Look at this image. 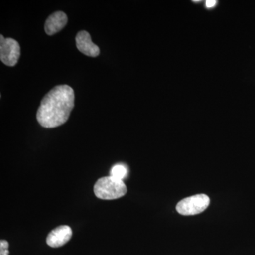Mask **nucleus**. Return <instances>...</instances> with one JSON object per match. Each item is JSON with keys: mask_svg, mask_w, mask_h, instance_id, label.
I'll return each instance as SVG.
<instances>
[{"mask_svg": "<svg viewBox=\"0 0 255 255\" xmlns=\"http://www.w3.org/2000/svg\"><path fill=\"white\" fill-rule=\"evenodd\" d=\"M75 105V92L68 85L52 89L41 100L36 119L42 127L52 128L68 121Z\"/></svg>", "mask_w": 255, "mask_h": 255, "instance_id": "nucleus-1", "label": "nucleus"}, {"mask_svg": "<svg viewBox=\"0 0 255 255\" xmlns=\"http://www.w3.org/2000/svg\"><path fill=\"white\" fill-rule=\"evenodd\" d=\"M94 191L99 199L113 200L125 195L127 188L123 180L109 176L97 180L94 187Z\"/></svg>", "mask_w": 255, "mask_h": 255, "instance_id": "nucleus-2", "label": "nucleus"}, {"mask_svg": "<svg viewBox=\"0 0 255 255\" xmlns=\"http://www.w3.org/2000/svg\"><path fill=\"white\" fill-rule=\"evenodd\" d=\"M210 204L209 196L200 194L189 196L178 203L176 209L183 216H194L204 212Z\"/></svg>", "mask_w": 255, "mask_h": 255, "instance_id": "nucleus-3", "label": "nucleus"}, {"mask_svg": "<svg viewBox=\"0 0 255 255\" xmlns=\"http://www.w3.org/2000/svg\"><path fill=\"white\" fill-rule=\"evenodd\" d=\"M20 53V46L16 40L0 36V60L3 63L7 66H14L19 59Z\"/></svg>", "mask_w": 255, "mask_h": 255, "instance_id": "nucleus-4", "label": "nucleus"}, {"mask_svg": "<svg viewBox=\"0 0 255 255\" xmlns=\"http://www.w3.org/2000/svg\"><path fill=\"white\" fill-rule=\"evenodd\" d=\"M72 236L73 231L70 226H58L48 234L46 243L51 248H60L66 244L71 239Z\"/></svg>", "mask_w": 255, "mask_h": 255, "instance_id": "nucleus-5", "label": "nucleus"}, {"mask_svg": "<svg viewBox=\"0 0 255 255\" xmlns=\"http://www.w3.org/2000/svg\"><path fill=\"white\" fill-rule=\"evenodd\" d=\"M76 46L82 53L90 57H97L100 55L99 47L92 41L90 33L86 31H81L77 34Z\"/></svg>", "mask_w": 255, "mask_h": 255, "instance_id": "nucleus-6", "label": "nucleus"}, {"mask_svg": "<svg viewBox=\"0 0 255 255\" xmlns=\"http://www.w3.org/2000/svg\"><path fill=\"white\" fill-rule=\"evenodd\" d=\"M68 22V16L63 11H56L47 18L45 31L49 36L58 33L65 27Z\"/></svg>", "mask_w": 255, "mask_h": 255, "instance_id": "nucleus-7", "label": "nucleus"}, {"mask_svg": "<svg viewBox=\"0 0 255 255\" xmlns=\"http://www.w3.org/2000/svg\"><path fill=\"white\" fill-rule=\"evenodd\" d=\"M128 169L125 165L122 164H118L114 165L111 170V175L112 177L117 178V179L123 180L126 176L127 175Z\"/></svg>", "mask_w": 255, "mask_h": 255, "instance_id": "nucleus-8", "label": "nucleus"}, {"mask_svg": "<svg viewBox=\"0 0 255 255\" xmlns=\"http://www.w3.org/2000/svg\"><path fill=\"white\" fill-rule=\"evenodd\" d=\"M9 243L4 240L0 241V255H9Z\"/></svg>", "mask_w": 255, "mask_h": 255, "instance_id": "nucleus-9", "label": "nucleus"}, {"mask_svg": "<svg viewBox=\"0 0 255 255\" xmlns=\"http://www.w3.org/2000/svg\"><path fill=\"white\" fill-rule=\"evenodd\" d=\"M216 2H217V1H216V0H207V1H206V5L208 8H212L216 4Z\"/></svg>", "mask_w": 255, "mask_h": 255, "instance_id": "nucleus-10", "label": "nucleus"}]
</instances>
